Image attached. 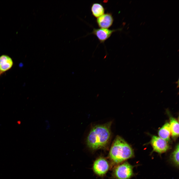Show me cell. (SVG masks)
I'll return each mask as SVG.
<instances>
[{
    "mask_svg": "<svg viewBox=\"0 0 179 179\" xmlns=\"http://www.w3.org/2000/svg\"><path fill=\"white\" fill-rule=\"evenodd\" d=\"M171 133L170 124L167 123L159 130L158 134L159 137L167 141L170 139Z\"/></svg>",
    "mask_w": 179,
    "mask_h": 179,
    "instance_id": "9",
    "label": "cell"
},
{
    "mask_svg": "<svg viewBox=\"0 0 179 179\" xmlns=\"http://www.w3.org/2000/svg\"><path fill=\"white\" fill-rule=\"evenodd\" d=\"M179 144L176 146L170 156V159L174 165L177 167L179 166Z\"/></svg>",
    "mask_w": 179,
    "mask_h": 179,
    "instance_id": "12",
    "label": "cell"
},
{
    "mask_svg": "<svg viewBox=\"0 0 179 179\" xmlns=\"http://www.w3.org/2000/svg\"><path fill=\"white\" fill-rule=\"evenodd\" d=\"M110 122L97 125L90 131L87 139L88 147L93 150L105 148L108 144L111 137Z\"/></svg>",
    "mask_w": 179,
    "mask_h": 179,
    "instance_id": "1",
    "label": "cell"
},
{
    "mask_svg": "<svg viewBox=\"0 0 179 179\" xmlns=\"http://www.w3.org/2000/svg\"><path fill=\"white\" fill-rule=\"evenodd\" d=\"M91 10L93 15L98 18L104 14V9L103 6L98 3H93L92 5Z\"/></svg>",
    "mask_w": 179,
    "mask_h": 179,
    "instance_id": "10",
    "label": "cell"
},
{
    "mask_svg": "<svg viewBox=\"0 0 179 179\" xmlns=\"http://www.w3.org/2000/svg\"><path fill=\"white\" fill-rule=\"evenodd\" d=\"M170 126L171 133L173 138L178 137L179 135V123L174 118H170Z\"/></svg>",
    "mask_w": 179,
    "mask_h": 179,
    "instance_id": "11",
    "label": "cell"
},
{
    "mask_svg": "<svg viewBox=\"0 0 179 179\" xmlns=\"http://www.w3.org/2000/svg\"><path fill=\"white\" fill-rule=\"evenodd\" d=\"M133 167L127 162L118 164L113 170V177L116 179H129L133 175Z\"/></svg>",
    "mask_w": 179,
    "mask_h": 179,
    "instance_id": "3",
    "label": "cell"
},
{
    "mask_svg": "<svg viewBox=\"0 0 179 179\" xmlns=\"http://www.w3.org/2000/svg\"><path fill=\"white\" fill-rule=\"evenodd\" d=\"M151 143L153 151L159 154L165 152L169 148L167 141L155 136H152Z\"/></svg>",
    "mask_w": 179,
    "mask_h": 179,
    "instance_id": "5",
    "label": "cell"
},
{
    "mask_svg": "<svg viewBox=\"0 0 179 179\" xmlns=\"http://www.w3.org/2000/svg\"><path fill=\"white\" fill-rule=\"evenodd\" d=\"M134 156V151L131 146L122 137L117 136L109 151V157L112 162L118 164Z\"/></svg>",
    "mask_w": 179,
    "mask_h": 179,
    "instance_id": "2",
    "label": "cell"
},
{
    "mask_svg": "<svg viewBox=\"0 0 179 179\" xmlns=\"http://www.w3.org/2000/svg\"><path fill=\"white\" fill-rule=\"evenodd\" d=\"M119 30H110L101 28L94 29L92 33L96 36L100 42L103 43L110 36L113 32Z\"/></svg>",
    "mask_w": 179,
    "mask_h": 179,
    "instance_id": "6",
    "label": "cell"
},
{
    "mask_svg": "<svg viewBox=\"0 0 179 179\" xmlns=\"http://www.w3.org/2000/svg\"><path fill=\"white\" fill-rule=\"evenodd\" d=\"M176 84H177V88H178L179 87V80H178V81L176 82Z\"/></svg>",
    "mask_w": 179,
    "mask_h": 179,
    "instance_id": "13",
    "label": "cell"
},
{
    "mask_svg": "<svg viewBox=\"0 0 179 179\" xmlns=\"http://www.w3.org/2000/svg\"><path fill=\"white\" fill-rule=\"evenodd\" d=\"M110 168L109 163L107 160L103 157H100L94 161L93 169L94 173L99 176L105 175Z\"/></svg>",
    "mask_w": 179,
    "mask_h": 179,
    "instance_id": "4",
    "label": "cell"
},
{
    "mask_svg": "<svg viewBox=\"0 0 179 179\" xmlns=\"http://www.w3.org/2000/svg\"><path fill=\"white\" fill-rule=\"evenodd\" d=\"M13 64L12 59L8 56L3 55L0 56V71L2 74L10 69Z\"/></svg>",
    "mask_w": 179,
    "mask_h": 179,
    "instance_id": "8",
    "label": "cell"
},
{
    "mask_svg": "<svg viewBox=\"0 0 179 179\" xmlns=\"http://www.w3.org/2000/svg\"><path fill=\"white\" fill-rule=\"evenodd\" d=\"M96 21L99 27L101 28H107L111 26L113 22V19L111 14L106 13L98 17Z\"/></svg>",
    "mask_w": 179,
    "mask_h": 179,
    "instance_id": "7",
    "label": "cell"
},
{
    "mask_svg": "<svg viewBox=\"0 0 179 179\" xmlns=\"http://www.w3.org/2000/svg\"><path fill=\"white\" fill-rule=\"evenodd\" d=\"M2 74V73H1L0 72V76L1 75V74Z\"/></svg>",
    "mask_w": 179,
    "mask_h": 179,
    "instance_id": "14",
    "label": "cell"
}]
</instances>
